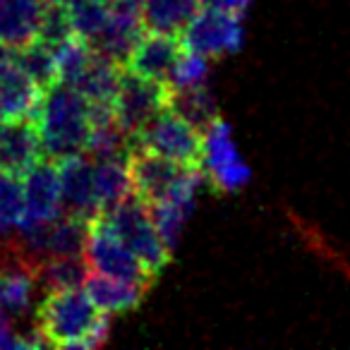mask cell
Segmentation results:
<instances>
[{"label":"cell","mask_w":350,"mask_h":350,"mask_svg":"<svg viewBox=\"0 0 350 350\" xmlns=\"http://www.w3.org/2000/svg\"><path fill=\"white\" fill-rule=\"evenodd\" d=\"M108 326V312L98 310L82 288H51L34 312L36 336L53 348H98Z\"/></svg>","instance_id":"obj_1"},{"label":"cell","mask_w":350,"mask_h":350,"mask_svg":"<svg viewBox=\"0 0 350 350\" xmlns=\"http://www.w3.org/2000/svg\"><path fill=\"white\" fill-rule=\"evenodd\" d=\"M34 122L41 137L44 159L60 161L84 154L94 127L92 103L75 87L58 82L44 92Z\"/></svg>","instance_id":"obj_2"},{"label":"cell","mask_w":350,"mask_h":350,"mask_svg":"<svg viewBox=\"0 0 350 350\" xmlns=\"http://www.w3.org/2000/svg\"><path fill=\"white\" fill-rule=\"evenodd\" d=\"M127 173H130L132 195L146 206L161 204L178 195H195L204 173L187 165L175 163L161 154L132 146L127 154Z\"/></svg>","instance_id":"obj_3"},{"label":"cell","mask_w":350,"mask_h":350,"mask_svg":"<svg viewBox=\"0 0 350 350\" xmlns=\"http://www.w3.org/2000/svg\"><path fill=\"white\" fill-rule=\"evenodd\" d=\"M103 216L111 224V228L118 233V238L144 264L146 271L154 278H159L161 271L170 264V252L173 250L161 238L149 206L137 200L135 195H130L125 202L113 206L111 211H103Z\"/></svg>","instance_id":"obj_4"},{"label":"cell","mask_w":350,"mask_h":350,"mask_svg":"<svg viewBox=\"0 0 350 350\" xmlns=\"http://www.w3.org/2000/svg\"><path fill=\"white\" fill-rule=\"evenodd\" d=\"M132 146H144V149L165 156V159L175 161V163L202 170L204 132L168 106L161 113H156V116L132 137Z\"/></svg>","instance_id":"obj_5"},{"label":"cell","mask_w":350,"mask_h":350,"mask_svg":"<svg viewBox=\"0 0 350 350\" xmlns=\"http://www.w3.org/2000/svg\"><path fill=\"white\" fill-rule=\"evenodd\" d=\"M82 259L89 271L103 273V276H113L130 283H144L149 288L156 281L144 269V264L137 259V254L118 238V233L111 228L103 211L89 219Z\"/></svg>","instance_id":"obj_6"},{"label":"cell","mask_w":350,"mask_h":350,"mask_svg":"<svg viewBox=\"0 0 350 350\" xmlns=\"http://www.w3.org/2000/svg\"><path fill=\"white\" fill-rule=\"evenodd\" d=\"M170 92L173 87L168 82L142 77L122 68L116 101H113V113H116V122L120 125V130L132 139L156 113L168 108Z\"/></svg>","instance_id":"obj_7"},{"label":"cell","mask_w":350,"mask_h":350,"mask_svg":"<svg viewBox=\"0 0 350 350\" xmlns=\"http://www.w3.org/2000/svg\"><path fill=\"white\" fill-rule=\"evenodd\" d=\"M39 288V264L15 238H0V317L12 321L29 312Z\"/></svg>","instance_id":"obj_8"},{"label":"cell","mask_w":350,"mask_h":350,"mask_svg":"<svg viewBox=\"0 0 350 350\" xmlns=\"http://www.w3.org/2000/svg\"><path fill=\"white\" fill-rule=\"evenodd\" d=\"M243 17L233 12L216 10V8H200L185 29L180 31V39L187 51L204 55V58H224L243 46Z\"/></svg>","instance_id":"obj_9"},{"label":"cell","mask_w":350,"mask_h":350,"mask_svg":"<svg viewBox=\"0 0 350 350\" xmlns=\"http://www.w3.org/2000/svg\"><path fill=\"white\" fill-rule=\"evenodd\" d=\"M202 173L216 192H235L250 180V168L235 151L228 122L216 118L204 130V156Z\"/></svg>","instance_id":"obj_10"},{"label":"cell","mask_w":350,"mask_h":350,"mask_svg":"<svg viewBox=\"0 0 350 350\" xmlns=\"http://www.w3.org/2000/svg\"><path fill=\"white\" fill-rule=\"evenodd\" d=\"M183 53H185V44H183L180 34L144 29L127 53L122 68L142 75V77L161 79V82L170 84L175 63L180 60Z\"/></svg>","instance_id":"obj_11"},{"label":"cell","mask_w":350,"mask_h":350,"mask_svg":"<svg viewBox=\"0 0 350 350\" xmlns=\"http://www.w3.org/2000/svg\"><path fill=\"white\" fill-rule=\"evenodd\" d=\"M44 98V89L29 77L10 51L0 55V116L3 120L34 118Z\"/></svg>","instance_id":"obj_12"},{"label":"cell","mask_w":350,"mask_h":350,"mask_svg":"<svg viewBox=\"0 0 350 350\" xmlns=\"http://www.w3.org/2000/svg\"><path fill=\"white\" fill-rule=\"evenodd\" d=\"M22 178H25L27 200V214L22 226H41L58 219L63 214V200H60V175L55 161L41 159Z\"/></svg>","instance_id":"obj_13"},{"label":"cell","mask_w":350,"mask_h":350,"mask_svg":"<svg viewBox=\"0 0 350 350\" xmlns=\"http://www.w3.org/2000/svg\"><path fill=\"white\" fill-rule=\"evenodd\" d=\"M60 175V200L63 211L92 219L98 214L96 180H94V161L87 154H75L55 161Z\"/></svg>","instance_id":"obj_14"},{"label":"cell","mask_w":350,"mask_h":350,"mask_svg":"<svg viewBox=\"0 0 350 350\" xmlns=\"http://www.w3.org/2000/svg\"><path fill=\"white\" fill-rule=\"evenodd\" d=\"M41 159L44 149L34 118L0 122V168L25 175Z\"/></svg>","instance_id":"obj_15"},{"label":"cell","mask_w":350,"mask_h":350,"mask_svg":"<svg viewBox=\"0 0 350 350\" xmlns=\"http://www.w3.org/2000/svg\"><path fill=\"white\" fill-rule=\"evenodd\" d=\"M49 0H0V46L22 49L39 39Z\"/></svg>","instance_id":"obj_16"},{"label":"cell","mask_w":350,"mask_h":350,"mask_svg":"<svg viewBox=\"0 0 350 350\" xmlns=\"http://www.w3.org/2000/svg\"><path fill=\"white\" fill-rule=\"evenodd\" d=\"M82 291L92 297V302L98 310L108 312V314H125V312H132L142 305L149 286L120 281V278L103 276V273L96 271H87Z\"/></svg>","instance_id":"obj_17"},{"label":"cell","mask_w":350,"mask_h":350,"mask_svg":"<svg viewBox=\"0 0 350 350\" xmlns=\"http://www.w3.org/2000/svg\"><path fill=\"white\" fill-rule=\"evenodd\" d=\"M98 211H111L132 195L127 159H92Z\"/></svg>","instance_id":"obj_18"},{"label":"cell","mask_w":350,"mask_h":350,"mask_svg":"<svg viewBox=\"0 0 350 350\" xmlns=\"http://www.w3.org/2000/svg\"><path fill=\"white\" fill-rule=\"evenodd\" d=\"M200 8V0H142V25L151 31L180 34Z\"/></svg>","instance_id":"obj_19"},{"label":"cell","mask_w":350,"mask_h":350,"mask_svg":"<svg viewBox=\"0 0 350 350\" xmlns=\"http://www.w3.org/2000/svg\"><path fill=\"white\" fill-rule=\"evenodd\" d=\"M25 178L15 170L0 168V235L17 233L25 224Z\"/></svg>","instance_id":"obj_20"},{"label":"cell","mask_w":350,"mask_h":350,"mask_svg":"<svg viewBox=\"0 0 350 350\" xmlns=\"http://www.w3.org/2000/svg\"><path fill=\"white\" fill-rule=\"evenodd\" d=\"M15 55V60L22 68L29 72V77L39 84L41 89H51L53 84L60 82V72H58V60H55V49L49 46L46 41L34 39L31 44L22 46V49L10 51Z\"/></svg>","instance_id":"obj_21"},{"label":"cell","mask_w":350,"mask_h":350,"mask_svg":"<svg viewBox=\"0 0 350 350\" xmlns=\"http://www.w3.org/2000/svg\"><path fill=\"white\" fill-rule=\"evenodd\" d=\"M170 108L175 113H180L183 118L197 125L202 132L216 120V106H214V98L211 94L206 92V87H185V89H173L170 92Z\"/></svg>","instance_id":"obj_22"},{"label":"cell","mask_w":350,"mask_h":350,"mask_svg":"<svg viewBox=\"0 0 350 350\" xmlns=\"http://www.w3.org/2000/svg\"><path fill=\"white\" fill-rule=\"evenodd\" d=\"M192 202H195V195H178L161 202V204L149 206L156 228H159L161 238L170 250L178 243V235H180L183 226H185L187 214L192 211Z\"/></svg>","instance_id":"obj_23"},{"label":"cell","mask_w":350,"mask_h":350,"mask_svg":"<svg viewBox=\"0 0 350 350\" xmlns=\"http://www.w3.org/2000/svg\"><path fill=\"white\" fill-rule=\"evenodd\" d=\"M87 264L82 257H53L39 262V286L51 288H82L87 276Z\"/></svg>","instance_id":"obj_24"},{"label":"cell","mask_w":350,"mask_h":350,"mask_svg":"<svg viewBox=\"0 0 350 350\" xmlns=\"http://www.w3.org/2000/svg\"><path fill=\"white\" fill-rule=\"evenodd\" d=\"M209 75V58L187 51L180 55V60L175 63L173 77H170V87L173 89H185V87H202Z\"/></svg>","instance_id":"obj_25"},{"label":"cell","mask_w":350,"mask_h":350,"mask_svg":"<svg viewBox=\"0 0 350 350\" xmlns=\"http://www.w3.org/2000/svg\"><path fill=\"white\" fill-rule=\"evenodd\" d=\"M200 3H202V8H216V10H226V12H233V15L243 17L252 0H200Z\"/></svg>","instance_id":"obj_26"},{"label":"cell","mask_w":350,"mask_h":350,"mask_svg":"<svg viewBox=\"0 0 350 350\" xmlns=\"http://www.w3.org/2000/svg\"><path fill=\"white\" fill-rule=\"evenodd\" d=\"M3 51H8V49H3V46H0V55H3Z\"/></svg>","instance_id":"obj_27"},{"label":"cell","mask_w":350,"mask_h":350,"mask_svg":"<svg viewBox=\"0 0 350 350\" xmlns=\"http://www.w3.org/2000/svg\"><path fill=\"white\" fill-rule=\"evenodd\" d=\"M0 122H3V116H0Z\"/></svg>","instance_id":"obj_28"}]
</instances>
